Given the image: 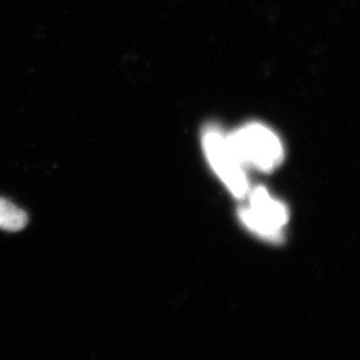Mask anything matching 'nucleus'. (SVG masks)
Segmentation results:
<instances>
[{
  "label": "nucleus",
  "instance_id": "f257e3e1",
  "mask_svg": "<svg viewBox=\"0 0 360 360\" xmlns=\"http://www.w3.org/2000/svg\"><path fill=\"white\" fill-rule=\"evenodd\" d=\"M236 157L243 167L271 171L283 160V146L270 129L259 123H250L229 135Z\"/></svg>",
  "mask_w": 360,
  "mask_h": 360
},
{
  "label": "nucleus",
  "instance_id": "f03ea898",
  "mask_svg": "<svg viewBox=\"0 0 360 360\" xmlns=\"http://www.w3.org/2000/svg\"><path fill=\"white\" fill-rule=\"evenodd\" d=\"M201 144L208 163L218 177L224 181L229 192L236 198L246 197L250 191V184L243 165L236 157L229 136H226L218 127H206Z\"/></svg>",
  "mask_w": 360,
  "mask_h": 360
},
{
  "label": "nucleus",
  "instance_id": "7ed1b4c3",
  "mask_svg": "<svg viewBox=\"0 0 360 360\" xmlns=\"http://www.w3.org/2000/svg\"><path fill=\"white\" fill-rule=\"evenodd\" d=\"M247 229L270 243H280L288 221L287 208L274 199L264 187H255L250 195V205L238 211Z\"/></svg>",
  "mask_w": 360,
  "mask_h": 360
},
{
  "label": "nucleus",
  "instance_id": "20e7f679",
  "mask_svg": "<svg viewBox=\"0 0 360 360\" xmlns=\"http://www.w3.org/2000/svg\"><path fill=\"white\" fill-rule=\"evenodd\" d=\"M27 222L26 212L5 198H0V229L7 232H19L25 229Z\"/></svg>",
  "mask_w": 360,
  "mask_h": 360
}]
</instances>
